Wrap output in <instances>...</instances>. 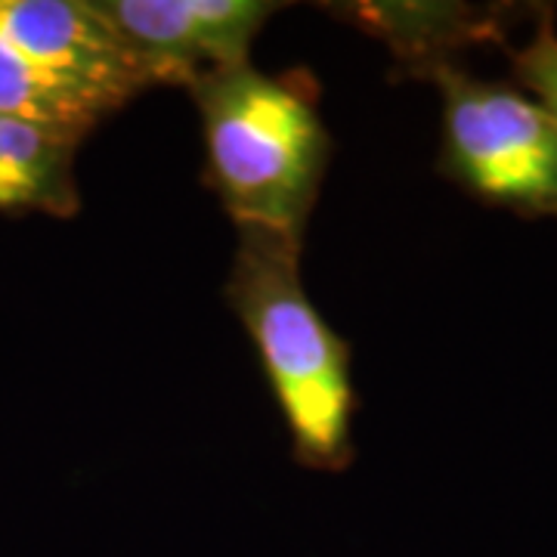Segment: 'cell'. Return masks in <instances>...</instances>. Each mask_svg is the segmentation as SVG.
Returning a JSON list of instances; mask_svg holds the SVG:
<instances>
[{"label":"cell","mask_w":557,"mask_h":557,"mask_svg":"<svg viewBox=\"0 0 557 557\" xmlns=\"http://www.w3.org/2000/svg\"><path fill=\"white\" fill-rule=\"evenodd\" d=\"M208 177L236 230L304 245V230L329 164V134L304 78H270L251 62L201 75Z\"/></svg>","instance_id":"6da1fadb"},{"label":"cell","mask_w":557,"mask_h":557,"mask_svg":"<svg viewBox=\"0 0 557 557\" xmlns=\"http://www.w3.org/2000/svg\"><path fill=\"white\" fill-rule=\"evenodd\" d=\"M300 251L295 242L239 230L226 295L263 359L300 461L341 468L350 458V350L307 298Z\"/></svg>","instance_id":"7a4b0ae2"},{"label":"cell","mask_w":557,"mask_h":557,"mask_svg":"<svg viewBox=\"0 0 557 557\" xmlns=\"http://www.w3.org/2000/svg\"><path fill=\"white\" fill-rule=\"evenodd\" d=\"M443 94V168L480 199L557 218V121L530 94L428 69Z\"/></svg>","instance_id":"3957f363"},{"label":"cell","mask_w":557,"mask_h":557,"mask_svg":"<svg viewBox=\"0 0 557 557\" xmlns=\"http://www.w3.org/2000/svg\"><path fill=\"white\" fill-rule=\"evenodd\" d=\"M143 84L193 87L201 75L248 62L276 3L260 0H94Z\"/></svg>","instance_id":"277c9868"},{"label":"cell","mask_w":557,"mask_h":557,"mask_svg":"<svg viewBox=\"0 0 557 557\" xmlns=\"http://www.w3.org/2000/svg\"><path fill=\"white\" fill-rule=\"evenodd\" d=\"M0 40L22 60L90 90L112 112L146 87L94 0H0Z\"/></svg>","instance_id":"5b68a950"},{"label":"cell","mask_w":557,"mask_h":557,"mask_svg":"<svg viewBox=\"0 0 557 557\" xmlns=\"http://www.w3.org/2000/svg\"><path fill=\"white\" fill-rule=\"evenodd\" d=\"M81 139L0 115V211L75 214L72 159Z\"/></svg>","instance_id":"8992f818"},{"label":"cell","mask_w":557,"mask_h":557,"mask_svg":"<svg viewBox=\"0 0 557 557\" xmlns=\"http://www.w3.org/2000/svg\"><path fill=\"white\" fill-rule=\"evenodd\" d=\"M109 112L112 109L90 90L22 60L0 40V115L84 139V134Z\"/></svg>","instance_id":"52a82bcc"},{"label":"cell","mask_w":557,"mask_h":557,"mask_svg":"<svg viewBox=\"0 0 557 557\" xmlns=\"http://www.w3.org/2000/svg\"><path fill=\"white\" fill-rule=\"evenodd\" d=\"M515 69L527 94L557 121V32L548 13L542 16L533 40L515 53Z\"/></svg>","instance_id":"ba28073f"}]
</instances>
